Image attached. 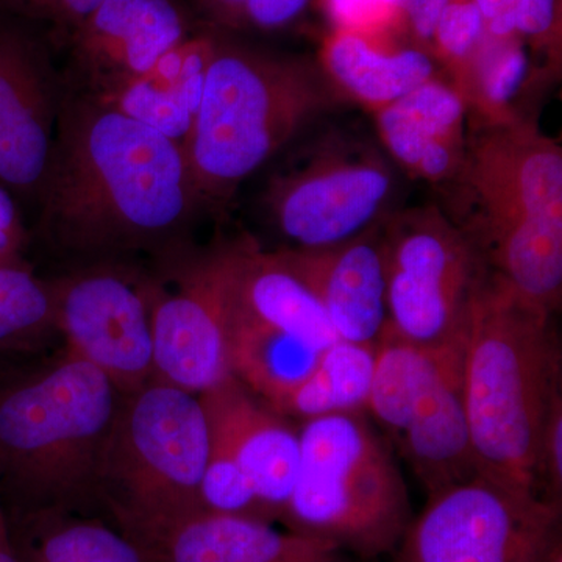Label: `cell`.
Instances as JSON below:
<instances>
[{
    "label": "cell",
    "instance_id": "obj_29",
    "mask_svg": "<svg viewBox=\"0 0 562 562\" xmlns=\"http://www.w3.org/2000/svg\"><path fill=\"white\" fill-rule=\"evenodd\" d=\"M336 32L386 41L405 27L401 0H322Z\"/></svg>",
    "mask_w": 562,
    "mask_h": 562
},
{
    "label": "cell",
    "instance_id": "obj_33",
    "mask_svg": "<svg viewBox=\"0 0 562 562\" xmlns=\"http://www.w3.org/2000/svg\"><path fill=\"white\" fill-rule=\"evenodd\" d=\"M310 0H247L239 25L273 31L301 16Z\"/></svg>",
    "mask_w": 562,
    "mask_h": 562
},
{
    "label": "cell",
    "instance_id": "obj_11",
    "mask_svg": "<svg viewBox=\"0 0 562 562\" xmlns=\"http://www.w3.org/2000/svg\"><path fill=\"white\" fill-rule=\"evenodd\" d=\"M238 243L192 258L176 290L149 288L155 382L201 395L227 376Z\"/></svg>",
    "mask_w": 562,
    "mask_h": 562
},
{
    "label": "cell",
    "instance_id": "obj_39",
    "mask_svg": "<svg viewBox=\"0 0 562 562\" xmlns=\"http://www.w3.org/2000/svg\"><path fill=\"white\" fill-rule=\"evenodd\" d=\"M546 562H562V541L554 543L552 552H550Z\"/></svg>",
    "mask_w": 562,
    "mask_h": 562
},
{
    "label": "cell",
    "instance_id": "obj_37",
    "mask_svg": "<svg viewBox=\"0 0 562 562\" xmlns=\"http://www.w3.org/2000/svg\"><path fill=\"white\" fill-rule=\"evenodd\" d=\"M203 11L227 25H239L247 0H198Z\"/></svg>",
    "mask_w": 562,
    "mask_h": 562
},
{
    "label": "cell",
    "instance_id": "obj_27",
    "mask_svg": "<svg viewBox=\"0 0 562 562\" xmlns=\"http://www.w3.org/2000/svg\"><path fill=\"white\" fill-rule=\"evenodd\" d=\"M55 327L52 284L21 258H0V349L32 341Z\"/></svg>",
    "mask_w": 562,
    "mask_h": 562
},
{
    "label": "cell",
    "instance_id": "obj_20",
    "mask_svg": "<svg viewBox=\"0 0 562 562\" xmlns=\"http://www.w3.org/2000/svg\"><path fill=\"white\" fill-rule=\"evenodd\" d=\"M235 312L276 328L317 350L339 341L319 301L276 251L238 241Z\"/></svg>",
    "mask_w": 562,
    "mask_h": 562
},
{
    "label": "cell",
    "instance_id": "obj_10",
    "mask_svg": "<svg viewBox=\"0 0 562 562\" xmlns=\"http://www.w3.org/2000/svg\"><path fill=\"white\" fill-rule=\"evenodd\" d=\"M397 181L390 162L364 143L331 136L302 165L277 177L268 202L292 249H327L350 241L392 213Z\"/></svg>",
    "mask_w": 562,
    "mask_h": 562
},
{
    "label": "cell",
    "instance_id": "obj_8",
    "mask_svg": "<svg viewBox=\"0 0 562 562\" xmlns=\"http://www.w3.org/2000/svg\"><path fill=\"white\" fill-rule=\"evenodd\" d=\"M386 327L383 335L438 347L464 336L472 297L487 269L438 206L392 213L380 228Z\"/></svg>",
    "mask_w": 562,
    "mask_h": 562
},
{
    "label": "cell",
    "instance_id": "obj_12",
    "mask_svg": "<svg viewBox=\"0 0 562 562\" xmlns=\"http://www.w3.org/2000/svg\"><path fill=\"white\" fill-rule=\"evenodd\" d=\"M50 284L66 351L109 376L121 394L154 382L149 288L103 265Z\"/></svg>",
    "mask_w": 562,
    "mask_h": 562
},
{
    "label": "cell",
    "instance_id": "obj_4",
    "mask_svg": "<svg viewBox=\"0 0 562 562\" xmlns=\"http://www.w3.org/2000/svg\"><path fill=\"white\" fill-rule=\"evenodd\" d=\"M457 183L468 236L492 276L553 314L562 295V150L530 121L484 125Z\"/></svg>",
    "mask_w": 562,
    "mask_h": 562
},
{
    "label": "cell",
    "instance_id": "obj_21",
    "mask_svg": "<svg viewBox=\"0 0 562 562\" xmlns=\"http://www.w3.org/2000/svg\"><path fill=\"white\" fill-rule=\"evenodd\" d=\"M322 69L342 95L375 113L435 79L424 50L390 49L386 41L336 31L322 49Z\"/></svg>",
    "mask_w": 562,
    "mask_h": 562
},
{
    "label": "cell",
    "instance_id": "obj_30",
    "mask_svg": "<svg viewBox=\"0 0 562 562\" xmlns=\"http://www.w3.org/2000/svg\"><path fill=\"white\" fill-rule=\"evenodd\" d=\"M539 494L561 505L562 497V391H554L543 417L538 447Z\"/></svg>",
    "mask_w": 562,
    "mask_h": 562
},
{
    "label": "cell",
    "instance_id": "obj_19",
    "mask_svg": "<svg viewBox=\"0 0 562 562\" xmlns=\"http://www.w3.org/2000/svg\"><path fill=\"white\" fill-rule=\"evenodd\" d=\"M462 344H458L414 406L397 439L428 495L480 475L462 391Z\"/></svg>",
    "mask_w": 562,
    "mask_h": 562
},
{
    "label": "cell",
    "instance_id": "obj_2",
    "mask_svg": "<svg viewBox=\"0 0 562 562\" xmlns=\"http://www.w3.org/2000/svg\"><path fill=\"white\" fill-rule=\"evenodd\" d=\"M560 387L552 314L486 271L473 294L462 344V391L480 475L541 497L539 436Z\"/></svg>",
    "mask_w": 562,
    "mask_h": 562
},
{
    "label": "cell",
    "instance_id": "obj_3",
    "mask_svg": "<svg viewBox=\"0 0 562 562\" xmlns=\"http://www.w3.org/2000/svg\"><path fill=\"white\" fill-rule=\"evenodd\" d=\"M121 392L66 351L57 364L0 390V497L9 519L90 516Z\"/></svg>",
    "mask_w": 562,
    "mask_h": 562
},
{
    "label": "cell",
    "instance_id": "obj_26",
    "mask_svg": "<svg viewBox=\"0 0 562 562\" xmlns=\"http://www.w3.org/2000/svg\"><path fill=\"white\" fill-rule=\"evenodd\" d=\"M531 65L519 38L494 40L486 36L471 65L458 77L454 88L465 105H472L484 125L512 124L522 117L516 102L530 87Z\"/></svg>",
    "mask_w": 562,
    "mask_h": 562
},
{
    "label": "cell",
    "instance_id": "obj_9",
    "mask_svg": "<svg viewBox=\"0 0 562 562\" xmlns=\"http://www.w3.org/2000/svg\"><path fill=\"white\" fill-rule=\"evenodd\" d=\"M561 541V505L475 475L436 491L390 562H546Z\"/></svg>",
    "mask_w": 562,
    "mask_h": 562
},
{
    "label": "cell",
    "instance_id": "obj_16",
    "mask_svg": "<svg viewBox=\"0 0 562 562\" xmlns=\"http://www.w3.org/2000/svg\"><path fill=\"white\" fill-rule=\"evenodd\" d=\"M380 228L327 249L276 251L319 301L341 341L379 344L386 327Z\"/></svg>",
    "mask_w": 562,
    "mask_h": 562
},
{
    "label": "cell",
    "instance_id": "obj_7",
    "mask_svg": "<svg viewBox=\"0 0 562 562\" xmlns=\"http://www.w3.org/2000/svg\"><path fill=\"white\" fill-rule=\"evenodd\" d=\"M301 461L281 522L364 560L392 553L413 513L401 469L362 413L303 420Z\"/></svg>",
    "mask_w": 562,
    "mask_h": 562
},
{
    "label": "cell",
    "instance_id": "obj_6",
    "mask_svg": "<svg viewBox=\"0 0 562 562\" xmlns=\"http://www.w3.org/2000/svg\"><path fill=\"white\" fill-rule=\"evenodd\" d=\"M206 454L209 422L199 395L155 380L121 394L103 457L101 501L140 553L203 512Z\"/></svg>",
    "mask_w": 562,
    "mask_h": 562
},
{
    "label": "cell",
    "instance_id": "obj_28",
    "mask_svg": "<svg viewBox=\"0 0 562 562\" xmlns=\"http://www.w3.org/2000/svg\"><path fill=\"white\" fill-rule=\"evenodd\" d=\"M486 36L482 13L472 0H449L436 24L431 43L458 79L479 54Z\"/></svg>",
    "mask_w": 562,
    "mask_h": 562
},
{
    "label": "cell",
    "instance_id": "obj_14",
    "mask_svg": "<svg viewBox=\"0 0 562 562\" xmlns=\"http://www.w3.org/2000/svg\"><path fill=\"white\" fill-rule=\"evenodd\" d=\"M199 398L210 438L220 442L246 473L265 519H283L301 461L299 428L233 375Z\"/></svg>",
    "mask_w": 562,
    "mask_h": 562
},
{
    "label": "cell",
    "instance_id": "obj_36",
    "mask_svg": "<svg viewBox=\"0 0 562 562\" xmlns=\"http://www.w3.org/2000/svg\"><path fill=\"white\" fill-rule=\"evenodd\" d=\"M482 13L490 38L508 40L517 35L513 0H472Z\"/></svg>",
    "mask_w": 562,
    "mask_h": 562
},
{
    "label": "cell",
    "instance_id": "obj_38",
    "mask_svg": "<svg viewBox=\"0 0 562 562\" xmlns=\"http://www.w3.org/2000/svg\"><path fill=\"white\" fill-rule=\"evenodd\" d=\"M0 562H21L11 538L9 516L0 497Z\"/></svg>",
    "mask_w": 562,
    "mask_h": 562
},
{
    "label": "cell",
    "instance_id": "obj_24",
    "mask_svg": "<svg viewBox=\"0 0 562 562\" xmlns=\"http://www.w3.org/2000/svg\"><path fill=\"white\" fill-rule=\"evenodd\" d=\"M375 355L376 344L339 339L322 351L314 371L273 409L302 422L331 414L364 413Z\"/></svg>",
    "mask_w": 562,
    "mask_h": 562
},
{
    "label": "cell",
    "instance_id": "obj_15",
    "mask_svg": "<svg viewBox=\"0 0 562 562\" xmlns=\"http://www.w3.org/2000/svg\"><path fill=\"white\" fill-rule=\"evenodd\" d=\"M188 38L177 0H102L72 32V57L90 94L143 76Z\"/></svg>",
    "mask_w": 562,
    "mask_h": 562
},
{
    "label": "cell",
    "instance_id": "obj_31",
    "mask_svg": "<svg viewBox=\"0 0 562 562\" xmlns=\"http://www.w3.org/2000/svg\"><path fill=\"white\" fill-rule=\"evenodd\" d=\"M517 35L552 57L561 47V0H513Z\"/></svg>",
    "mask_w": 562,
    "mask_h": 562
},
{
    "label": "cell",
    "instance_id": "obj_25",
    "mask_svg": "<svg viewBox=\"0 0 562 562\" xmlns=\"http://www.w3.org/2000/svg\"><path fill=\"white\" fill-rule=\"evenodd\" d=\"M462 338L446 346L427 347L382 335L376 344L366 412L371 413L395 439L401 438L412 419L414 406Z\"/></svg>",
    "mask_w": 562,
    "mask_h": 562
},
{
    "label": "cell",
    "instance_id": "obj_18",
    "mask_svg": "<svg viewBox=\"0 0 562 562\" xmlns=\"http://www.w3.org/2000/svg\"><path fill=\"white\" fill-rule=\"evenodd\" d=\"M465 114L460 91L432 79L376 111V127L384 147L406 171L432 183H449L468 151Z\"/></svg>",
    "mask_w": 562,
    "mask_h": 562
},
{
    "label": "cell",
    "instance_id": "obj_35",
    "mask_svg": "<svg viewBox=\"0 0 562 562\" xmlns=\"http://www.w3.org/2000/svg\"><path fill=\"white\" fill-rule=\"evenodd\" d=\"M25 235L10 192L0 187V258H21Z\"/></svg>",
    "mask_w": 562,
    "mask_h": 562
},
{
    "label": "cell",
    "instance_id": "obj_13",
    "mask_svg": "<svg viewBox=\"0 0 562 562\" xmlns=\"http://www.w3.org/2000/svg\"><path fill=\"white\" fill-rule=\"evenodd\" d=\"M63 92L38 44L0 27V180L35 198L49 161Z\"/></svg>",
    "mask_w": 562,
    "mask_h": 562
},
{
    "label": "cell",
    "instance_id": "obj_23",
    "mask_svg": "<svg viewBox=\"0 0 562 562\" xmlns=\"http://www.w3.org/2000/svg\"><path fill=\"white\" fill-rule=\"evenodd\" d=\"M21 562H147L117 528L79 514L9 519Z\"/></svg>",
    "mask_w": 562,
    "mask_h": 562
},
{
    "label": "cell",
    "instance_id": "obj_34",
    "mask_svg": "<svg viewBox=\"0 0 562 562\" xmlns=\"http://www.w3.org/2000/svg\"><path fill=\"white\" fill-rule=\"evenodd\" d=\"M449 0H401L405 27L424 43L432 41L436 24Z\"/></svg>",
    "mask_w": 562,
    "mask_h": 562
},
{
    "label": "cell",
    "instance_id": "obj_32",
    "mask_svg": "<svg viewBox=\"0 0 562 562\" xmlns=\"http://www.w3.org/2000/svg\"><path fill=\"white\" fill-rule=\"evenodd\" d=\"M25 16L50 22L70 33L101 5L102 0H3Z\"/></svg>",
    "mask_w": 562,
    "mask_h": 562
},
{
    "label": "cell",
    "instance_id": "obj_22",
    "mask_svg": "<svg viewBox=\"0 0 562 562\" xmlns=\"http://www.w3.org/2000/svg\"><path fill=\"white\" fill-rule=\"evenodd\" d=\"M322 351L233 310L228 333L231 373L272 408L314 371Z\"/></svg>",
    "mask_w": 562,
    "mask_h": 562
},
{
    "label": "cell",
    "instance_id": "obj_17",
    "mask_svg": "<svg viewBox=\"0 0 562 562\" xmlns=\"http://www.w3.org/2000/svg\"><path fill=\"white\" fill-rule=\"evenodd\" d=\"M335 542L255 517L192 514L151 543L147 562H347Z\"/></svg>",
    "mask_w": 562,
    "mask_h": 562
},
{
    "label": "cell",
    "instance_id": "obj_1",
    "mask_svg": "<svg viewBox=\"0 0 562 562\" xmlns=\"http://www.w3.org/2000/svg\"><path fill=\"white\" fill-rule=\"evenodd\" d=\"M35 198L46 241L94 261L172 249L203 202L181 144L85 91L63 92Z\"/></svg>",
    "mask_w": 562,
    "mask_h": 562
},
{
    "label": "cell",
    "instance_id": "obj_5",
    "mask_svg": "<svg viewBox=\"0 0 562 562\" xmlns=\"http://www.w3.org/2000/svg\"><path fill=\"white\" fill-rule=\"evenodd\" d=\"M312 61L214 38L201 105L184 143L202 201H227L241 181L341 103Z\"/></svg>",
    "mask_w": 562,
    "mask_h": 562
}]
</instances>
